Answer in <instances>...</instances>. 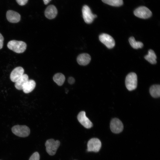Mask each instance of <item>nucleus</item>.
I'll return each mask as SVG.
<instances>
[{"label":"nucleus","mask_w":160,"mask_h":160,"mask_svg":"<svg viewBox=\"0 0 160 160\" xmlns=\"http://www.w3.org/2000/svg\"><path fill=\"white\" fill-rule=\"evenodd\" d=\"M6 17L9 22L15 23L20 21L21 16L18 13L13 10H9L6 13Z\"/></svg>","instance_id":"obj_12"},{"label":"nucleus","mask_w":160,"mask_h":160,"mask_svg":"<svg viewBox=\"0 0 160 160\" xmlns=\"http://www.w3.org/2000/svg\"><path fill=\"white\" fill-rule=\"evenodd\" d=\"M7 47L9 49L13 51L20 53L23 52L25 50L27 45L23 41L12 40L8 42Z\"/></svg>","instance_id":"obj_1"},{"label":"nucleus","mask_w":160,"mask_h":160,"mask_svg":"<svg viewBox=\"0 0 160 160\" xmlns=\"http://www.w3.org/2000/svg\"><path fill=\"white\" fill-rule=\"evenodd\" d=\"M45 4H47L51 0H43Z\"/></svg>","instance_id":"obj_26"},{"label":"nucleus","mask_w":160,"mask_h":160,"mask_svg":"<svg viewBox=\"0 0 160 160\" xmlns=\"http://www.w3.org/2000/svg\"><path fill=\"white\" fill-rule=\"evenodd\" d=\"M129 41L131 47L135 49L141 48L143 45L142 42L136 41L135 38L133 37H131L129 38Z\"/></svg>","instance_id":"obj_20"},{"label":"nucleus","mask_w":160,"mask_h":160,"mask_svg":"<svg viewBox=\"0 0 160 160\" xmlns=\"http://www.w3.org/2000/svg\"><path fill=\"white\" fill-rule=\"evenodd\" d=\"M54 81L59 86H61L64 83L65 77L64 75L60 73L55 74L53 77Z\"/></svg>","instance_id":"obj_19"},{"label":"nucleus","mask_w":160,"mask_h":160,"mask_svg":"<svg viewBox=\"0 0 160 160\" xmlns=\"http://www.w3.org/2000/svg\"><path fill=\"white\" fill-rule=\"evenodd\" d=\"M28 80V75L24 74L22 76L15 82V87L18 90L23 89V86Z\"/></svg>","instance_id":"obj_15"},{"label":"nucleus","mask_w":160,"mask_h":160,"mask_svg":"<svg viewBox=\"0 0 160 160\" xmlns=\"http://www.w3.org/2000/svg\"><path fill=\"white\" fill-rule=\"evenodd\" d=\"M36 85L35 81L33 80H29L23 86V90L25 93H28L35 88Z\"/></svg>","instance_id":"obj_16"},{"label":"nucleus","mask_w":160,"mask_h":160,"mask_svg":"<svg viewBox=\"0 0 160 160\" xmlns=\"http://www.w3.org/2000/svg\"><path fill=\"white\" fill-rule=\"evenodd\" d=\"M125 85L129 91L135 89L137 85V76L133 72L129 73L125 79Z\"/></svg>","instance_id":"obj_3"},{"label":"nucleus","mask_w":160,"mask_h":160,"mask_svg":"<svg viewBox=\"0 0 160 160\" xmlns=\"http://www.w3.org/2000/svg\"><path fill=\"white\" fill-rule=\"evenodd\" d=\"M91 60L90 55L85 53L79 55L77 58V61L78 64L82 65H85L88 64Z\"/></svg>","instance_id":"obj_14"},{"label":"nucleus","mask_w":160,"mask_h":160,"mask_svg":"<svg viewBox=\"0 0 160 160\" xmlns=\"http://www.w3.org/2000/svg\"><path fill=\"white\" fill-rule=\"evenodd\" d=\"M57 14V10L55 7L53 5H50L46 8L44 14L45 17L49 19L54 18Z\"/></svg>","instance_id":"obj_13"},{"label":"nucleus","mask_w":160,"mask_h":160,"mask_svg":"<svg viewBox=\"0 0 160 160\" xmlns=\"http://www.w3.org/2000/svg\"><path fill=\"white\" fill-rule=\"evenodd\" d=\"M68 81L70 84H73L74 83L75 80L73 78L71 77L69 78Z\"/></svg>","instance_id":"obj_25"},{"label":"nucleus","mask_w":160,"mask_h":160,"mask_svg":"<svg viewBox=\"0 0 160 160\" xmlns=\"http://www.w3.org/2000/svg\"><path fill=\"white\" fill-rule=\"evenodd\" d=\"M110 127L113 132L119 133L122 131L124 126L122 122L119 119L115 118L111 121Z\"/></svg>","instance_id":"obj_9"},{"label":"nucleus","mask_w":160,"mask_h":160,"mask_svg":"<svg viewBox=\"0 0 160 160\" xmlns=\"http://www.w3.org/2000/svg\"><path fill=\"white\" fill-rule=\"evenodd\" d=\"M12 131L15 135L21 137H27L30 133V129L25 125H15L12 128Z\"/></svg>","instance_id":"obj_4"},{"label":"nucleus","mask_w":160,"mask_h":160,"mask_svg":"<svg viewBox=\"0 0 160 160\" xmlns=\"http://www.w3.org/2000/svg\"><path fill=\"white\" fill-rule=\"evenodd\" d=\"M24 70L21 67H17L15 68L11 72L10 79L12 81L15 82L24 74Z\"/></svg>","instance_id":"obj_11"},{"label":"nucleus","mask_w":160,"mask_h":160,"mask_svg":"<svg viewBox=\"0 0 160 160\" xmlns=\"http://www.w3.org/2000/svg\"><path fill=\"white\" fill-rule=\"evenodd\" d=\"M87 146V151L88 152H97L99 151L101 148V143L98 139L92 138L88 141Z\"/></svg>","instance_id":"obj_7"},{"label":"nucleus","mask_w":160,"mask_h":160,"mask_svg":"<svg viewBox=\"0 0 160 160\" xmlns=\"http://www.w3.org/2000/svg\"><path fill=\"white\" fill-rule=\"evenodd\" d=\"M40 155L37 152L34 153L30 156L29 160H39Z\"/></svg>","instance_id":"obj_22"},{"label":"nucleus","mask_w":160,"mask_h":160,"mask_svg":"<svg viewBox=\"0 0 160 160\" xmlns=\"http://www.w3.org/2000/svg\"><path fill=\"white\" fill-rule=\"evenodd\" d=\"M100 41L107 48L111 49L115 45V41L113 38L106 33H102L99 36Z\"/></svg>","instance_id":"obj_8"},{"label":"nucleus","mask_w":160,"mask_h":160,"mask_svg":"<svg viewBox=\"0 0 160 160\" xmlns=\"http://www.w3.org/2000/svg\"><path fill=\"white\" fill-rule=\"evenodd\" d=\"M102 1L105 3L114 7L120 6L122 5L123 3V0H102Z\"/></svg>","instance_id":"obj_21"},{"label":"nucleus","mask_w":160,"mask_h":160,"mask_svg":"<svg viewBox=\"0 0 160 160\" xmlns=\"http://www.w3.org/2000/svg\"><path fill=\"white\" fill-rule=\"evenodd\" d=\"M4 38L2 35L0 33V49H1L3 47V42Z\"/></svg>","instance_id":"obj_24"},{"label":"nucleus","mask_w":160,"mask_h":160,"mask_svg":"<svg viewBox=\"0 0 160 160\" xmlns=\"http://www.w3.org/2000/svg\"><path fill=\"white\" fill-rule=\"evenodd\" d=\"M60 145V142L58 140H55L52 139L48 140L45 143L46 151L50 155H54L56 153Z\"/></svg>","instance_id":"obj_2"},{"label":"nucleus","mask_w":160,"mask_h":160,"mask_svg":"<svg viewBox=\"0 0 160 160\" xmlns=\"http://www.w3.org/2000/svg\"><path fill=\"white\" fill-rule=\"evenodd\" d=\"M28 0H16L18 4L20 6L25 5L27 3Z\"/></svg>","instance_id":"obj_23"},{"label":"nucleus","mask_w":160,"mask_h":160,"mask_svg":"<svg viewBox=\"0 0 160 160\" xmlns=\"http://www.w3.org/2000/svg\"><path fill=\"white\" fill-rule=\"evenodd\" d=\"M144 57L145 60L152 64H155L156 63V55L154 51L152 49L148 51V54Z\"/></svg>","instance_id":"obj_17"},{"label":"nucleus","mask_w":160,"mask_h":160,"mask_svg":"<svg viewBox=\"0 0 160 160\" xmlns=\"http://www.w3.org/2000/svg\"></svg>","instance_id":"obj_27"},{"label":"nucleus","mask_w":160,"mask_h":160,"mask_svg":"<svg viewBox=\"0 0 160 160\" xmlns=\"http://www.w3.org/2000/svg\"><path fill=\"white\" fill-rule=\"evenodd\" d=\"M82 13L84 20L87 24L92 23L94 19L97 17L96 15L92 13L89 7L87 5H84L83 6Z\"/></svg>","instance_id":"obj_6"},{"label":"nucleus","mask_w":160,"mask_h":160,"mask_svg":"<svg viewBox=\"0 0 160 160\" xmlns=\"http://www.w3.org/2000/svg\"><path fill=\"white\" fill-rule=\"evenodd\" d=\"M77 119L80 124L85 128L89 129L92 127V123L86 116L85 111L80 112L78 115Z\"/></svg>","instance_id":"obj_10"},{"label":"nucleus","mask_w":160,"mask_h":160,"mask_svg":"<svg viewBox=\"0 0 160 160\" xmlns=\"http://www.w3.org/2000/svg\"><path fill=\"white\" fill-rule=\"evenodd\" d=\"M150 93L151 96L154 98H157L160 96V86L159 85H154L150 89Z\"/></svg>","instance_id":"obj_18"},{"label":"nucleus","mask_w":160,"mask_h":160,"mask_svg":"<svg viewBox=\"0 0 160 160\" xmlns=\"http://www.w3.org/2000/svg\"><path fill=\"white\" fill-rule=\"evenodd\" d=\"M134 13L136 17L144 19L149 18L152 15L151 10L145 6H141L137 8L135 10Z\"/></svg>","instance_id":"obj_5"}]
</instances>
